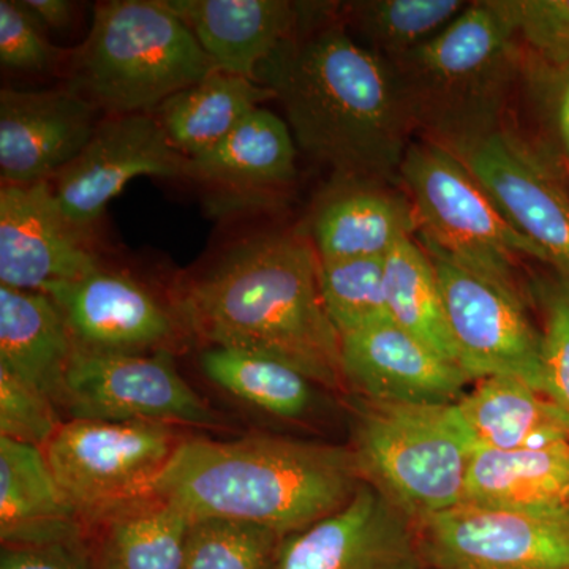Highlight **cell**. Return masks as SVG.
Wrapping results in <instances>:
<instances>
[{"mask_svg":"<svg viewBox=\"0 0 569 569\" xmlns=\"http://www.w3.org/2000/svg\"><path fill=\"white\" fill-rule=\"evenodd\" d=\"M257 81L282 103L296 144L337 179L399 181L417 133L406 100L391 63L342 21H310L261 63Z\"/></svg>","mask_w":569,"mask_h":569,"instance_id":"cell-1","label":"cell"},{"mask_svg":"<svg viewBox=\"0 0 569 569\" xmlns=\"http://www.w3.org/2000/svg\"><path fill=\"white\" fill-rule=\"evenodd\" d=\"M179 310L211 347L271 356L318 387L346 388L342 340L321 295L320 260L305 238L246 239L187 284Z\"/></svg>","mask_w":569,"mask_h":569,"instance_id":"cell-2","label":"cell"},{"mask_svg":"<svg viewBox=\"0 0 569 569\" xmlns=\"http://www.w3.org/2000/svg\"><path fill=\"white\" fill-rule=\"evenodd\" d=\"M362 482L351 448L274 436L187 438L153 497L193 520L252 523L287 538L346 507Z\"/></svg>","mask_w":569,"mask_h":569,"instance_id":"cell-3","label":"cell"},{"mask_svg":"<svg viewBox=\"0 0 569 569\" xmlns=\"http://www.w3.org/2000/svg\"><path fill=\"white\" fill-rule=\"evenodd\" d=\"M518 29L503 0L470 2L447 29L392 59L415 132L456 152L503 130L523 70Z\"/></svg>","mask_w":569,"mask_h":569,"instance_id":"cell-4","label":"cell"},{"mask_svg":"<svg viewBox=\"0 0 569 569\" xmlns=\"http://www.w3.org/2000/svg\"><path fill=\"white\" fill-rule=\"evenodd\" d=\"M70 59L67 88L108 116L153 114L216 71L197 37L163 0H112Z\"/></svg>","mask_w":569,"mask_h":569,"instance_id":"cell-5","label":"cell"},{"mask_svg":"<svg viewBox=\"0 0 569 569\" xmlns=\"http://www.w3.org/2000/svg\"><path fill=\"white\" fill-rule=\"evenodd\" d=\"M353 452L362 479L415 523L466 501L477 445L455 406L365 402Z\"/></svg>","mask_w":569,"mask_h":569,"instance_id":"cell-6","label":"cell"},{"mask_svg":"<svg viewBox=\"0 0 569 569\" xmlns=\"http://www.w3.org/2000/svg\"><path fill=\"white\" fill-rule=\"evenodd\" d=\"M399 181L418 213V238L519 291V258L548 263L545 252L520 233L462 160L427 140L411 141L400 164Z\"/></svg>","mask_w":569,"mask_h":569,"instance_id":"cell-7","label":"cell"},{"mask_svg":"<svg viewBox=\"0 0 569 569\" xmlns=\"http://www.w3.org/2000/svg\"><path fill=\"white\" fill-rule=\"evenodd\" d=\"M181 441L171 426L70 419L44 455L81 522L100 523L153 497Z\"/></svg>","mask_w":569,"mask_h":569,"instance_id":"cell-8","label":"cell"},{"mask_svg":"<svg viewBox=\"0 0 569 569\" xmlns=\"http://www.w3.org/2000/svg\"><path fill=\"white\" fill-rule=\"evenodd\" d=\"M418 241L436 269L460 366L473 380L515 377L545 396L541 329L530 320L522 296L478 274L427 239Z\"/></svg>","mask_w":569,"mask_h":569,"instance_id":"cell-9","label":"cell"},{"mask_svg":"<svg viewBox=\"0 0 569 569\" xmlns=\"http://www.w3.org/2000/svg\"><path fill=\"white\" fill-rule=\"evenodd\" d=\"M62 408L71 419L217 427L219 415L176 369L167 351L104 353L77 347Z\"/></svg>","mask_w":569,"mask_h":569,"instance_id":"cell-10","label":"cell"},{"mask_svg":"<svg viewBox=\"0 0 569 569\" xmlns=\"http://www.w3.org/2000/svg\"><path fill=\"white\" fill-rule=\"evenodd\" d=\"M415 526L429 569H569V520L460 503Z\"/></svg>","mask_w":569,"mask_h":569,"instance_id":"cell-11","label":"cell"},{"mask_svg":"<svg viewBox=\"0 0 569 569\" xmlns=\"http://www.w3.org/2000/svg\"><path fill=\"white\" fill-rule=\"evenodd\" d=\"M189 164L156 116H107L80 156L56 176L52 189L71 222L91 230L132 179L189 178Z\"/></svg>","mask_w":569,"mask_h":569,"instance_id":"cell-12","label":"cell"},{"mask_svg":"<svg viewBox=\"0 0 569 569\" xmlns=\"http://www.w3.org/2000/svg\"><path fill=\"white\" fill-rule=\"evenodd\" d=\"M455 153L569 283V192L552 167L505 129Z\"/></svg>","mask_w":569,"mask_h":569,"instance_id":"cell-13","label":"cell"},{"mask_svg":"<svg viewBox=\"0 0 569 569\" xmlns=\"http://www.w3.org/2000/svg\"><path fill=\"white\" fill-rule=\"evenodd\" d=\"M91 230L63 213L50 181L0 189V283L44 293L99 269Z\"/></svg>","mask_w":569,"mask_h":569,"instance_id":"cell-14","label":"cell"},{"mask_svg":"<svg viewBox=\"0 0 569 569\" xmlns=\"http://www.w3.org/2000/svg\"><path fill=\"white\" fill-rule=\"evenodd\" d=\"M276 569H429L413 520L362 482L335 515L283 538Z\"/></svg>","mask_w":569,"mask_h":569,"instance_id":"cell-15","label":"cell"},{"mask_svg":"<svg viewBox=\"0 0 569 569\" xmlns=\"http://www.w3.org/2000/svg\"><path fill=\"white\" fill-rule=\"evenodd\" d=\"M346 388L367 402L455 406L473 377L395 321L340 337Z\"/></svg>","mask_w":569,"mask_h":569,"instance_id":"cell-16","label":"cell"},{"mask_svg":"<svg viewBox=\"0 0 569 569\" xmlns=\"http://www.w3.org/2000/svg\"><path fill=\"white\" fill-rule=\"evenodd\" d=\"M99 110L70 88L0 92L2 186L50 181L69 167L99 126Z\"/></svg>","mask_w":569,"mask_h":569,"instance_id":"cell-17","label":"cell"},{"mask_svg":"<svg viewBox=\"0 0 569 569\" xmlns=\"http://www.w3.org/2000/svg\"><path fill=\"white\" fill-rule=\"evenodd\" d=\"M62 310L77 347L104 353L162 351L174 339L173 317L137 280L96 269L47 293Z\"/></svg>","mask_w":569,"mask_h":569,"instance_id":"cell-18","label":"cell"},{"mask_svg":"<svg viewBox=\"0 0 569 569\" xmlns=\"http://www.w3.org/2000/svg\"><path fill=\"white\" fill-rule=\"evenodd\" d=\"M163 2L189 26L216 70L252 81L261 63L316 20L318 9L317 3L287 0Z\"/></svg>","mask_w":569,"mask_h":569,"instance_id":"cell-19","label":"cell"},{"mask_svg":"<svg viewBox=\"0 0 569 569\" xmlns=\"http://www.w3.org/2000/svg\"><path fill=\"white\" fill-rule=\"evenodd\" d=\"M372 179H337L318 204L312 244L320 261L387 257L403 238H417L410 197Z\"/></svg>","mask_w":569,"mask_h":569,"instance_id":"cell-20","label":"cell"},{"mask_svg":"<svg viewBox=\"0 0 569 569\" xmlns=\"http://www.w3.org/2000/svg\"><path fill=\"white\" fill-rule=\"evenodd\" d=\"M82 522L59 489L44 449L0 437L2 546L80 539Z\"/></svg>","mask_w":569,"mask_h":569,"instance_id":"cell-21","label":"cell"},{"mask_svg":"<svg viewBox=\"0 0 569 569\" xmlns=\"http://www.w3.org/2000/svg\"><path fill=\"white\" fill-rule=\"evenodd\" d=\"M74 350L66 317L50 296L0 284V366L62 407Z\"/></svg>","mask_w":569,"mask_h":569,"instance_id":"cell-22","label":"cell"},{"mask_svg":"<svg viewBox=\"0 0 569 569\" xmlns=\"http://www.w3.org/2000/svg\"><path fill=\"white\" fill-rule=\"evenodd\" d=\"M463 503L569 520V441L522 451L477 449Z\"/></svg>","mask_w":569,"mask_h":569,"instance_id":"cell-23","label":"cell"},{"mask_svg":"<svg viewBox=\"0 0 569 569\" xmlns=\"http://www.w3.org/2000/svg\"><path fill=\"white\" fill-rule=\"evenodd\" d=\"M456 408L478 449L522 451L569 441L568 415L519 378H481Z\"/></svg>","mask_w":569,"mask_h":569,"instance_id":"cell-24","label":"cell"},{"mask_svg":"<svg viewBox=\"0 0 569 569\" xmlns=\"http://www.w3.org/2000/svg\"><path fill=\"white\" fill-rule=\"evenodd\" d=\"M296 141L288 123L257 108L219 144L192 157L189 178L220 192L264 193L295 181Z\"/></svg>","mask_w":569,"mask_h":569,"instance_id":"cell-25","label":"cell"},{"mask_svg":"<svg viewBox=\"0 0 569 569\" xmlns=\"http://www.w3.org/2000/svg\"><path fill=\"white\" fill-rule=\"evenodd\" d=\"M271 99L274 92L260 82L216 70L164 100L153 116L174 148L192 159L219 144Z\"/></svg>","mask_w":569,"mask_h":569,"instance_id":"cell-26","label":"cell"},{"mask_svg":"<svg viewBox=\"0 0 569 569\" xmlns=\"http://www.w3.org/2000/svg\"><path fill=\"white\" fill-rule=\"evenodd\" d=\"M193 519L152 497L100 522L99 569H182Z\"/></svg>","mask_w":569,"mask_h":569,"instance_id":"cell-27","label":"cell"},{"mask_svg":"<svg viewBox=\"0 0 569 569\" xmlns=\"http://www.w3.org/2000/svg\"><path fill=\"white\" fill-rule=\"evenodd\" d=\"M385 290L391 320L460 366L436 269L417 238L400 239L385 257Z\"/></svg>","mask_w":569,"mask_h":569,"instance_id":"cell-28","label":"cell"},{"mask_svg":"<svg viewBox=\"0 0 569 569\" xmlns=\"http://www.w3.org/2000/svg\"><path fill=\"white\" fill-rule=\"evenodd\" d=\"M201 369L224 392L271 417L299 419L316 402V383L271 356L209 347Z\"/></svg>","mask_w":569,"mask_h":569,"instance_id":"cell-29","label":"cell"},{"mask_svg":"<svg viewBox=\"0 0 569 569\" xmlns=\"http://www.w3.org/2000/svg\"><path fill=\"white\" fill-rule=\"evenodd\" d=\"M468 6L462 0H358L339 7V20L362 47L389 62L432 40Z\"/></svg>","mask_w":569,"mask_h":569,"instance_id":"cell-30","label":"cell"},{"mask_svg":"<svg viewBox=\"0 0 569 569\" xmlns=\"http://www.w3.org/2000/svg\"><path fill=\"white\" fill-rule=\"evenodd\" d=\"M320 287L326 310L340 337L391 320L385 290V257L320 261Z\"/></svg>","mask_w":569,"mask_h":569,"instance_id":"cell-31","label":"cell"},{"mask_svg":"<svg viewBox=\"0 0 569 569\" xmlns=\"http://www.w3.org/2000/svg\"><path fill=\"white\" fill-rule=\"evenodd\" d=\"M282 537L234 520H193L182 569H276Z\"/></svg>","mask_w":569,"mask_h":569,"instance_id":"cell-32","label":"cell"},{"mask_svg":"<svg viewBox=\"0 0 569 569\" xmlns=\"http://www.w3.org/2000/svg\"><path fill=\"white\" fill-rule=\"evenodd\" d=\"M542 313L545 396L569 417V283L559 276L535 283Z\"/></svg>","mask_w":569,"mask_h":569,"instance_id":"cell-33","label":"cell"},{"mask_svg":"<svg viewBox=\"0 0 569 569\" xmlns=\"http://www.w3.org/2000/svg\"><path fill=\"white\" fill-rule=\"evenodd\" d=\"M61 425L51 399L0 366V437L44 449Z\"/></svg>","mask_w":569,"mask_h":569,"instance_id":"cell-34","label":"cell"},{"mask_svg":"<svg viewBox=\"0 0 569 569\" xmlns=\"http://www.w3.org/2000/svg\"><path fill=\"white\" fill-rule=\"evenodd\" d=\"M67 59L21 0H0V63L21 73H47Z\"/></svg>","mask_w":569,"mask_h":569,"instance_id":"cell-35","label":"cell"},{"mask_svg":"<svg viewBox=\"0 0 569 569\" xmlns=\"http://www.w3.org/2000/svg\"><path fill=\"white\" fill-rule=\"evenodd\" d=\"M529 58L556 67L569 61V0H503Z\"/></svg>","mask_w":569,"mask_h":569,"instance_id":"cell-36","label":"cell"},{"mask_svg":"<svg viewBox=\"0 0 569 569\" xmlns=\"http://www.w3.org/2000/svg\"><path fill=\"white\" fill-rule=\"evenodd\" d=\"M565 157L569 156V61L550 67L523 56V70Z\"/></svg>","mask_w":569,"mask_h":569,"instance_id":"cell-37","label":"cell"},{"mask_svg":"<svg viewBox=\"0 0 569 569\" xmlns=\"http://www.w3.org/2000/svg\"><path fill=\"white\" fill-rule=\"evenodd\" d=\"M0 569H99L82 538L40 546H2Z\"/></svg>","mask_w":569,"mask_h":569,"instance_id":"cell-38","label":"cell"},{"mask_svg":"<svg viewBox=\"0 0 569 569\" xmlns=\"http://www.w3.org/2000/svg\"><path fill=\"white\" fill-rule=\"evenodd\" d=\"M44 29H63L73 21L77 3L69 0H21Z\"/></svg>","mask_w":569,"mask_h":569,"instance_id":"cell-39","label":"cell"},{"mask_svg":"<svg viewBox=\"0 0 569 569\" xmlns=\"http://www.w3.org/2000/svg\"><path fill=\"white\" fill-rule=\"evenodd\" d=\"M567 160H568V167H569V156L567 157Z\"/></svg>","mask_w":569,"mask_h":569,"instance_id":"cell-40","label":"cell"}]
</instances>
